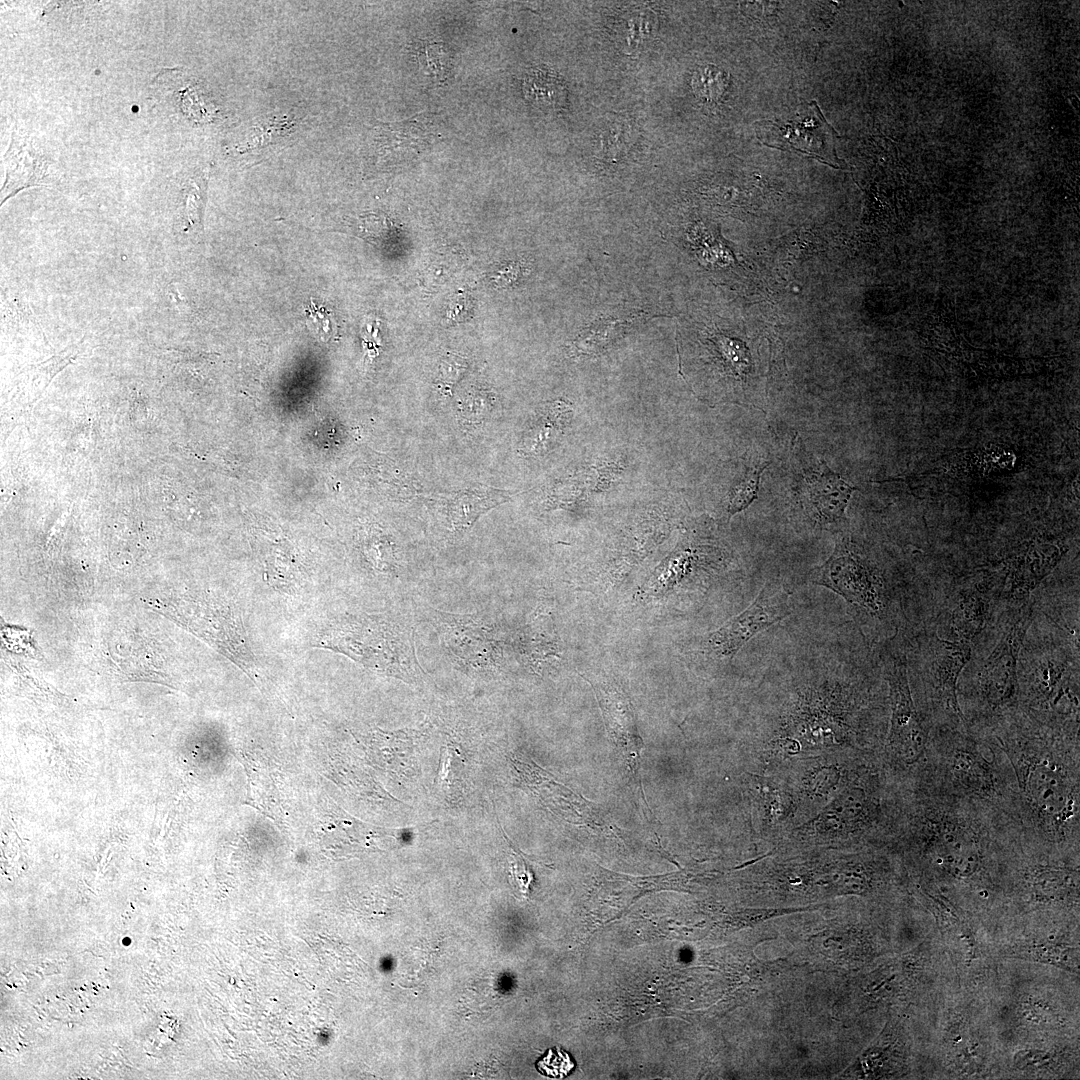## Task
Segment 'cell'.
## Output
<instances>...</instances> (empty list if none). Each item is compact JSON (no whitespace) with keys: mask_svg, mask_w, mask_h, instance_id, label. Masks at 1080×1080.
<instances>
[{"mask_svg":"<svg viewBox=\"0 0 1080 1080\" xmlns=\"http://www.w3.org/2000/svg\"><path fill=\"white\" fill-rule=\"evenodd\" d=\"M1019 837L997 809L921 788L900 790V811L890 845L914 857L939 880L984 886L1001 855Z\"/></svg>","mask_w":1080,"mask_h":1080,"instance_id":"6da1fadb","label":"cell"},{"mask_svg":"<svg viewBox=\"0 0 1080 1080\" xmlns=\"http://www.w3.org/2000/svg\"><path fill=\"white\" fill-rule=\"evenodd\" d=\"M1052 728L988 739L1000 749L1011 769L1006 817L1022 843L1079 849V736Z\"/></svg>","mask_w":1080,"mask_h":1080,"instance_id":"7a4b0ae2","label":"cell"},{"mask_svg":"<svg viewBox=\"0 0 1080 1080\" xmlns=\"http://www.w3.org/2000/svg\"><path fill=\"white\" fill-rule=\"evenodd\" d=\"M900 792L879 758L865 764L815 815L784 835L816 845H889L898 821Z\"/></svg>","mask_w":1080,"mask_h":1080,"instance_id":"3957f363","label":"cell"},{"mask_svg":"<svg viewBox=\"0 0 1080 1080\" xmlns=\"http://www.w3.org/2000/svg\"><path fill=\"white\" fill-rule=\"evenodd\" d=\"M912 787L976 802L1006 816L1012 775L1006 758L991 740L978 739L967 725H961L931 731L924 761L906 788Z\"/></svg>","mask_w":1080,"mask_h":1080,"instance_id":"277c9868","label":"cell"},{"mask_svg":"<svg viewBox=\"0 0 1080 1080\" xmlns=\"http://www.w3.org/2000/svg\"><path fill=\"white\" fill-rule=\"evenodd\" d=\"M885 679L891 716L880 761L888 781L897 788H905L912 783L924 761L931 726L914 703L904 657L892 661L886 669Z\"/></svg>","mask_w":1080,"mask_h":1080,"instance_id":"5b68a950","label":"cell"},{"mask_svg":"<svg viewBox=\"0 0 1080 1080\" xmlns=\"http://www.w3.org/2000/svg\"><path fill=\"white\" fill-rule=\"evenodd\" d=\"M397 629L383 619L351 617L334 621L317 635L315 646L347 655L366 666L400 674L409 666L408 646Z\"/></svg>","mask_w":1080,"mask_h":1080,"instance_id":"8992f818","label":"cell"},{"mask_svg":"<svg viewBox=\"0 0 1080 1080\" xmlns=\"http://www.w3.org/2000/svg\"><path fill=\"white\" fill-rule=\"evenodd\" d=\"M756 130L759 140L769 147L805 154L835 168L843 163L836 153L839 135L816 101L790 119L756 122Z\"/></svg>","mask_w":1080,"mask_h":1080,"instance_id":"52a82bcc","label":"cell"},{"mask_svg":"<svg viewBox=\"0 0 1080 1080\" xmlns=\"http://www.w3.org/2000/svg\"><path fill=\"white\" fill-rule=\"evenodd\" d=\"M1031 621V611L1025 609L1005 632L979 671L977 694L984 706L992 712L1009 711L1018 705L1020 684L1017 662Z\"/></svg>","mask_w":1080,"mask_h":1080,"instance_id":"ba28073f","label":"cell"},{"mask_svg":"<svg viewBox=\"0 0 1080 1080\" xmlns=\"http://www.w3.org/2000/svg\"><path fill=\"white\" fill-rule=\"evenodd\" d=\"M792 612L790 595L777 583H766L740 614L710 634L707 645L720 657L733 658L759 632L781 622Z\"/></svg>","mask_w":1080,"mask_h":1080,"instance_id":"9c48e42d","label":"cell"},{"mask_svg":"<svg viewBox=\"0 0 1080 1080\" xmlns=\"http://www.w3.org/2000/svg\"><path fill=\"white\" fill-rule=\"evenodd\" d=\"M812 581L871 612L880 609L881 602L874 575L844 545L836 546L828 561L813 573Z\"/></svg>","mask_w":1080,"mask_h":1080,"instance_id":"30bf717a","label":"cell"},{"mask_svg":"<svg viewBox=\"0 0 1080 1080\" xmlns=\"http://www.w3.org/2000/svg\"><path fill=\"white\" fill-rule=\"evenodd\" d=\"M970 658L968 641L936 639L931 666L933 699L954 724H967L957 696V682Z\"/></svg>","mask_w":1080,"mask_h":1080,"instance_id":"8fae6325","label":"cell"},{"mask_svg":"<svg viewBox=\"0 0 1080 1080\" xmlns=\"http://www.w3.org/2000/svg\"><path fill=\"white\" fill-rule=\"evenodd\" d=\"M594 689L609 731L621 749L634 781L641 787L639 768L643 744L637 732L630 702L614 685L599 684L594 686Z\"/></svg>","mask_w":1080,"mask_h":1080,"instance_id":"7c38bea8","label":"cell"},{"mask_svg":"<svg viewBox=\"0 0 1080 1080\" xmlns=\"http://www.w3.org/2000/svg\"><path fill=\"white\" fill-rule=\"evenodd\" d=\"M855 489L822 460L816 467L806 470L801 496L811 515L818 522L827 524L843 517Z\"/></svg>","mask_w":1080,"mask_h":1080,"instance_id":"4fadbf2b","label":"cell"},{"mask_svg":"<svg viewBox=\"0 0 1080 1080\" xmlns=\"http://www.w3.org/2000/svg\"><path fill=\"white\" fill-rule=\"evenodd\" d=\"M428 124L423 113L400 122H380L374 128L376 156L381 161L416 157L433 137Z\"/></svg>","mask_w":1080,"mask_h":1080,"instance_id":"5bb4252c","label":"cell"},{"mask_svg":"<svg viewBox=\"0 0 1080 1080\" xmlns=\"http://www.w3.org/2000/svg\"><path fill=\"white\" fill-rule=\"evenodd\" d=\"M5 162L7 175L1 191V204L22 189L43 184L46 174L45 160L38 157L32 147L20 137L16 139L13 136L5 154Z\"/></svg>","mask_w":1080,"mask_h":1080,"instance_id":"9a60e30c","label":"cell"},{"mask_svg":"<svg viewBox=\"0 0 1080 1080\" xmlns=\"http://www.w3.org/2000/svg\"><path fill=\"white\" fill-rule=\"evenodd\" d=\"M510 498V493L477 485L462 490L446 502L447 516L456 530L469 528L477 518Z\"/></svg>","mask_w":1080,"mask_h":1080,"instance_id":"2e32d148","label":"cell"},{"mask_svg":"<svg viewBox=\"0 0 1080 1080\" xmlns=\"http://www.w3.org/2000/svg\"><path fill=\"white\" fill-rule=\"evenodd\" d=\"M525 99L544 112H560L567 105V89L563 79L546 66L530 69L523 79Z\"/></svg>","mask_w":1080,"mask_h":1080,"instance_id":"e0dca14e","label":"cell"},{"mask_svg":"<svg viewBox=\"0 0 1080 1080\" xmlns=\"http://www.w3.org/2000/svg\"><path fill=\"white\" fill-rule=\"evenodd\" d=\"M419 70L434 83L446 82L451 70V53L445 43L421 40L413 45Z\"/></svg>","mask_w":1080,"mask_h":1080,"instance_id":"ac0fdd59","label":"cell"},{"mask_svg":"<svg viewBox=\"0 0 1080 1080\" xmlns=\"http://www.w3.org/2000/svg\"><path fill=\"white\" fill-rule=\"evenodd\" d=\"M986 614V604L980 596L964 594L953 613V626L958 639L969 642L977 635L985 625Z\"/></svg>","mask_w":1080,"mask_h":1080,"instance_id":"d6986e66","label":"cell"},{"mask_svg":"<svg viewBox=\"0 0 1080 1080\" xmlns=\"http://www.w3.org/2000/svg\"><path fill=\"white\" fill-rule=\"evenodd\" d=\"M631 322L619 319H601L585 328L574 341L575 350L581 353H592L608 344V342L621 333Z\"/></svg>","mask_w":1080,"mask_h":1080,"instance_id":"ffe728a7","label":"cell"},{"mask_svg":"<svg viewBox=\"0 0 1080 1080\" xmlns=\"http://www.w3.org/2000/svg\"><path fill=\"white\" fill-rule=\"evenodd\" d=\"M765 467L750 468L744 478L732 489L728 513L732 515L746 509L757 497L760 475Z\"/></svg>","mask_w":1080,"mask_h":1080,"instance_id":"44dd1931","label":"cell"},{"mask_svg":"<svg viewBox=\"0 0 1080 1080\" xmlns=\"http://www.w3.org/2000/svg\"><path fill=\"white\" fill-rule=\"evenodd\" d=\"M693 86L707 100L721 96L726 86V76L715 66H706L699 70L693 79Z\"/></svg>","mask_w":1080,"mask_h":1080,"instance_id":"7402d4cb","label":"cell"},{"mask_svg":"<svg viewBox=\"0 0 1080 1080\" xmlns=\"http://www.w3.org/2000/svg\"><path fill=\"white\" fill-rule=\"evenodd\" d=\"M307 324L311 331L323 341H328L336 334L334 318L325 307L317 306L313 300L306 308Z\"/></svg>","mask_w":1080,"mask_h":1080,"instance_id":"603a6c76","label":"cell"},{"mask_svg":"<svg viewBox=\"0 0 1080 1080\" xmlns=\"http://www.w3.org/2000/svg\"><path fill=\"white\" fill-rule=\"evenodd\" d=\"M467 368L466 360L456 354H448L445 356L439 367L438 382L442 387V392L449 394L452 386L461 377Z\"/></svg>","mask_w":1080,"mask_h":1080,"instance_id":"cb8c5ba5","label":"cell"},{"mask_svg":"<svg viewBox=\"0 0 1080 1080\" xmlns=\"http://www.w3.org/2000/svg\"><path fill=\"white\" fill-rule=\"evenodd\" d=\"M206 191V182L200 187L193 186L187 192L184 213L186 216V222L188 227L200 225L202 228V216L204 208V195Z\"/></svg>","mask_w":1080,"mask_h":1080,"instance_id":"d4e9b609","label":"cell"},{"mask_svg":"<svg viewBox=\"0 0 1080 1080\" xmlns=\"http://www.w3.org/2000/svg\"><path fill=\"white\" fill-rule=\"evenodd\" d=\"M512 882L521 894L527 895L533 875L520 853L513 852L510 860Z\"/></svg>","mask_w":1080,"mask_h":1080,"instance_id":"484cf974","label":"cell"},{"mask_svg":"<svg viewBox=\"0 0 1080 1080\" xmlns=\"http://www.w3.org/2000/svg\"><path fill=\"white\" fill-rule=\"evenodd\" d=\"M466 401L472 402V404L465 402L464 407L461 408V414L470 422H480L491 406L486 394L476 393L468 396Z\"/></svg>","mask_w":1080,"mask_h":1080,"instance_id":"4316f807","label":"cell"}]
</instances>
